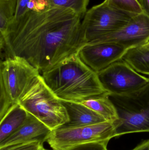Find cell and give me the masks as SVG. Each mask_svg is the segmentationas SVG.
I'll use <instances>...</instances> for the list:
<instances>
[{
  "label": "cell",
  "mask_w": 149,
  "mask_h": 150,
  "mask_svg": "<svg viewBox=\"0 0 149 150\" xmlns=\"http://www.w3.org/2000/svg\"><path fill=\"white\" fill-rule=\"evenodd\" d=\"M89 0H50L51 5L71 10L82 18L87 11Z\"/></svg>",
  "instance_id": "17"
},
{
  "label": "cell",
  "mask_w": 149,
  "mask_h": 150,
  "mask_svg": "<svg viewBox=\"0 0 149 150\" xmlns=\"http://www.w3.org/2000/svg\"><path fill=\"white\" fill-rule=\"evenodd\" d=\"M32 0H17L16 11L14 20H17L24 16L27 11V5Z\"/></svg>",
  "instance_id": "21"
},
{
  "label": "cell",
  "mask_w": 149,
  "mask_h": 150,
  "mask_svg": "<svg viewBox=\"0 0 149 150\" xmlns=\"http://www.w3.org/2000/svg\"><path fill=\"white\" fill-rule=\"evenodd\" d=\"M39 150H49L48 149H45L43 147H43H41V149H39Z\"/></svg>",
  "instance_id": "25"
},
{
  "label": "cell",
  "mask_w": 149,
  "mask_h": 150,
  "mask_svg": "<svg viewBox=\"0 0 149 150\" xmlns=\"http://www.w3.org/2000/svg\"><path fill=\"white\" fill-rule=\"evenodd\" d=\"M106 92L123 95L141 90L149 84V77L141 74L123 59L97 73Z\"/></svg>",
  "instance_id": "8"
},
{
  "label": "cell",
  "mask_w": 149,
  "mask_h": 150,
  "mask_svg": "<svg viewBox=\"0 0 149 150\" xmlns=\"http://www.w3.org/2000/svg\"><path fill=\"white\" fill-rule=\"evenodd\" d=\"M54 95L63 101L80 102L106 93L98 75L78 53L44 71L41 75Z\"/></svg>",
  "instance_id": "2"
},
{
  "label": "cell",
  "mask_w": 149,
  "mask_h": 150,
  "mask_svg": "<svg viewBox=\"0 0 149 150\" xmlns=\"http://www.w3.org/2000/svg\"><path fill=\"white\" fill-rule=\"evenodd\" d=\"M80 102L104 117L107 121L114 122L118 119L115 107L107 92L87 98Z\"/></svg>",
  "instance_id": "14"
},
{
  "label": "cell",
  "mask_w": 149,
  "mask_h": 150,
  "mask_svg": "<svg viewBox=\"0 0 149 150\" xmlns=\"http://www.w3.org/2000/svg\"><path fill=\"white\" fill-rule=\"evenodd\" d=\"M92 41L116 43L128 50L143 46L149 42V16L136 14L122 28Z\"/></svg>",
  "instance_id": "10"
},
{
  "label": "cell",
  "mask_w": 149,
  "mask_h": 150,
  "mask_svg": "<svg viewBox=\"0 0 149 150\" xmlns=\"http://www.w3.org/2000/svg\"><path fill=\"white\" fill-rule=\"evenodd\" d=\"M109 141L92 142L79 144L66 150H108L107 145Z\"/></svg>",
  "instance_id": "19"
},
{
  "label": "cell",
  "mask_w": 149,
  "mask_h": 150,
  "mask_svg": "<svg viewBox=\"0 0 149 150\" xmlns=\"http://www.w3.org/2000/svg\"><path fill=\"white\" fill-rule=\"evenodd\" d=\"M17 0H0V45L4 47L8 30L15 18Z\"/></svg>",
  "instance_id": "16"
},
{
  "label": "cell",
  "mask_w": 149,
  "mask_h": 150,
  "mask_svg": "<svg viewBox=\"0 0 149 150\" xmlns=\"http://www.w3.org/2000/svg\"><path fill=\"white\" fill-rule=\"evenodd\" d=\"M136 15L113 8L104 1L85 14L81 22L82 37L85 43L98 39L122 28Z\"/></svg>",
  "instance_id": "6"
},
{
  "label": "cell",
  "mask_w": 149,
  "mask_h": 150,
  "mask_svg": "<svg viewBox=\"0 0 149 150\" xmlns=\"http://www.w3.org/2000/svg\"><path fill=\"white\" fill-rule=\"evenodd\" d=\"M52 130L32 115L22 125L8 137L0 143V148L21 144L38 142L41 144L47 142Z\"/></svg>",
  "instance_id": "11"
},
{
  "label": "cell",
  "mask_w": 149,
  "mask_h": 150,
  "mask_svg": "<svg viewBox=\"0 0 149 150\" xmlns=\"http://www.w3.org/2000/svg\"><path fill=\"white\" fill-rule=\"evenodd\" d=\"M128 50L116 43L91 41L85 44L78 54L87 66L97 74L122 59Z\"/></svg>",
  "instance_id": "9"
},
{
  "label": "cell",
  "mask_w": 149,
  "mask_h": 150,
  "mask_svg": "<svg viewBox=\"0 0 149 150\" xmlns=\"http://www.w3.org/2000/svg\"><path fill=\"white\" fill-rule=\"evenodd\" d=\"M40 72L18 56L4 59L0 67V118L19 100L39 75Z\"/></svg>",
  "instance_id": "3"
},
{
  "label": "cell",
  "mask_w": 149,
  "mask_h": 150,
  "mask_svg": "<svg viewBox=\"0 0 149 150\" xmlns=\"http://www.w3.org/2000/svg\"><path fill=\"white\" fill-rule=\"evenodd\" d=\"M115 137L113 122L105 121L76 127H60L52 130L47 142L53 150H66L92 142L109 141Z\"/></svg>",
  "instance_id": "7"
},
{
  "label": "cell",
  "mask_w": 149,
  "mask_h": 150,
  "mask_svg": "<svg viewBox=\"0 0 149 150\" xmlns=\"http://www.w3.org/2000/svg\"><path fill=\"white\" fill-rule=\"evenodd\" d=\"M113 8L134 14L143 13L138 0H105Z\"/></svg>",
  "instance_id": "18"
},
{
  "label": "cell",
  "mask_w": 149,
  "mask_h": 150,
  "mask_svg": "<svg viewBox=\"0 0 149 150\" xmlns=\"http://www.w3.org/2000/svg\"><path fill=\"white\" fill-rule=\"evenodd\" d=\"M143 13L149 16V0H138Z\"/></svg>",
  "instance_id": "22"
},
{
  "label": "cell",
  "mask_w": 149,
  "mask_h": 150,
  "mask_svg": "<svg viewBox=\"0 0 149 150\" xmlns=\"http://www.w3.org/2000/svg\"><path fill=\"white\" fill-rule=\"evenodd\" d=\"M122 59L136 71L149 77V49L144 47L128 50Z\"/></svg>",
  "instance_id": "15"
},
{
  "label": "cell",
  "mask_w": 149,
  "mask_h": 150,
  "mask_svg": "<svg viewBox=\"0 0 149 150\" xmlns=\"http://www.w3.org/2000/svg\"><path fill=\"white\" fill-rule=\"evenodd\" d=\"M81 18L71 10L52 5L29 11L10 25L5 58H23L43 73L78 53L86 44Z\"/></svg>",
  "instance_id": "1"
},
{
  "label": "cell",
  "mask_w": 149,
  "mask_h": 150,
  "mask_svg": "<svg viewBox=\"0 0 149 150\" xmlns=\"http://www.w3.org/2000/svg\"><path fill=\"white\" fill-rule=\"evenodd\" d=\"M18 104L52 130L69 122L66 108L48 87L41 75L33 81Z\"/></svg>",
  "instance_id": "4"
},
{
  "label": "cell",
  "mask_w": 149,
  "mask_h": 150,
  "mask_svg": "<svg viewBox=\"0 0 149 150\" xmlns=\"http://www.w3.org/2000/svg\"><path fill=\"white\" fill-rule=\"evenodd\" d=\"M61 101L66 108L69 121L61 127H76L107 121L104 117L80 102Z\"/></svg>",
  "instance_id": "12"
},
{
  "label": "cell",
  "mask_w": 149,
  "mask_h": 150,
  "mask_svg": "<svg viewBox=\"0 0 149 150\" xmlns=\"http://www.w3.org/2000/svg\"><path fill=\"white\" fill-rule=\"evenodd\" d=\"M143 47L149 49V42H148L147 44H146V45H145L143 46Z\"/></svg>",
  "instance_id": "24"
},
{
  "label": "cell",
  "mask_w": 149,
  "mask_h": 150,
  "mask_svg": "<svg viewBox=\"0 0 149 150\" xmlns=\"http://www.w3.org/2000/svg\"><path fill=\"white\" fill-rule=\"evenodd\" d=\"M131 150H149V139L143 141Z\"/></svg>",
  "instance_id": "23"
},
{
  "label": "cell",
  "mask_w": 149,
  "mask_h": 150,
  "mask_svg": "<svg viewBox=\"0 0 149 150\" xmlns=\"http://www.w3.org/2000/svg\"><path fill=\"white\" fill-rule=\"evenodd\" d=\"M43 144L38 142L14 144L0 148V150H39Z\"/></svg>",
  "instance_id": "20"
},
{
  "label": "cell",
  "mask_w": 149,
  "mask_h": 150,
  "mask_svg": "<svg viewBox=\"0 0 149 150\" xmlns=\"http://www.w3.org/2000/svg\"><path fill=\"white\" fill-rule=\"evenodd\" d=\"M29 113L19 104L12 105L0 123V143L15 133L25 122Z\"/></svg>",
  "instance_id": "13"
},
{
  "label": "cell",
  "mask_w": 149,
  "mask_h": 150,
  "mask_svg": "<svg viewBox=\"0 0 149 150\" xmlns=\"http://www.w3.org/2000/svg\"><path fill=\"white\" fill-rule=\"evenodd\" d=\"M107 94L118 114V120L113 122L115 137L149 132V84L129 94Z\"/></svg>",
  "instance_id": "5"
}]
</instances>
